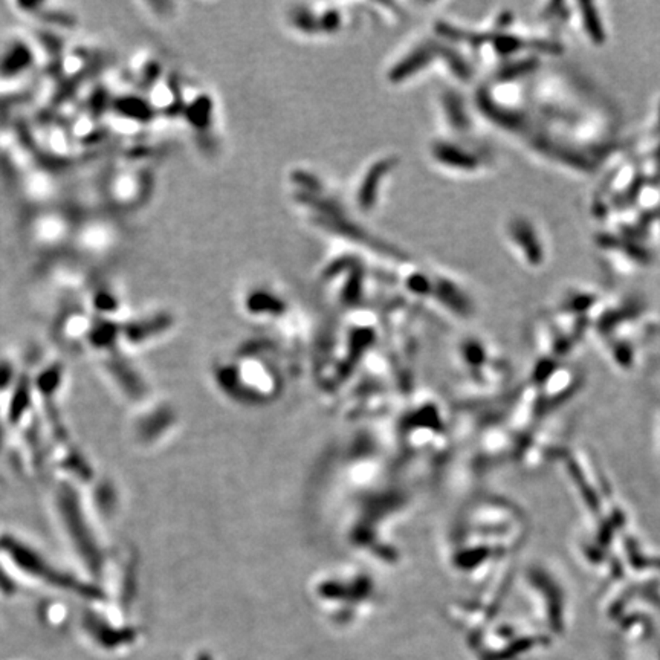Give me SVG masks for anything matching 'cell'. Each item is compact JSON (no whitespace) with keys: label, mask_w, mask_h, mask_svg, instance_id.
Returning a JSON list of instances; mask_svg holds the SVG:
<instances>
[{"label":"cell","mask_w":660,"mask_h":660,"mask_svg":"<svg viewBox=\"0 0 660 660\" xmlns=\"http://www.w3.org/2000/svg\"><path fill=\"white\" fill-rule=\"evenodd\" d=\"M58 506L60 512L63 515L66 529L69 532L72 543L75 544V549L81 555V558L86 561L87 567L92 572H100L103 566L100 547L96 546L92 532L89 529L85 515L81 512L77 494L67 485L60 487Z\"/></svg>","instance_id":"6da1fadb"},{"label":"cell","mask_w":660,"mask_h":660,"mask_svg":"<svg viewBox=\"0 0 660 660\" xmlns=\"http://www.w3.org/2000/svg\"><path fill=\"white\" fill-rule=\"evenodd\" d=\"M0 546L2 549L10 555L11 559L21 568L25 570L26 573L34 575L40 580L46 581L49 584H54V586L60 589H67V590H75L81 595H87V596H100V591L91 589L89 586H85V584L73 580V578L67 576L66 573L58 572L54 567H51L46 564L39 553H35L33 549H29L28 546L19 543L17 539H14L11 537H3L0 539Z\"/></svg>","instance_id":"7a4b0ae2"},{"label":"cell","mask_w":660,"mask_h":660,"mask_svg":"<svg viewBox=\"0 0 660 660\" xmlns=\"http://www.w3.org/2000/svg\"><path fill=\"white\" fill-rule=\"evenodd\" d=\"M78 219L69 211L49 208L46 211L34 214L28 223L26 234L29 242L42 251L60 248L73 237Z\"/></svg>","instance_id":"3957f363"},{"label":"cell","mask_w":660,"mask_h":660,"mask_svg":"<svg viewBox=\"0 0 660 660\" xmlns=\"http://www.w3.org/2000/svg\"><path fill=\"white\" fill-rule=\"evenodd\" d=\"M147 171L134 167L114 171L106 181V194L110 204L121 209H133L132 207L148 199L153 181Z\"/></svg>","instance_id":"277c9868"},{"label":"cell","mask_w":660,"mask_h":660,"mask_svg":"<svg viewBox=\"0 0 660 660\" xmlns=\"http://www.w3.org/2000/svg\"><path fill=\"white\" fill-rule=\"evenodd\" d=\"M118 231L106 219L89 217L85 222L78 220L73 232V243L85 259H101L112 252L118 243Z\"/></svg>","instance_id":"5b68a950"},{"label":"cell","mask_w":660,"mask_h":660,"mask_svg":"<svg viewBox=\"0 0 660 660\" xmlns=\"http://www.w3.org/2000/svg\"><path fill=\"white\" fill-rule=\"evenodd\" d=\"M509 242L515 246V251L524 263L530 268H539L546 260L543 240L539 237L535 225L524 217H512L507 223Z\"/></svg>","instance_id":"8992f818"},{"label":"cell","mask_w":660,"mask_h":660,"mask_svg":"<svg viewBox=\"0 0 660 660\" xmlns=\"http://www.w3.org/2000/svg\"><path fill=\"white\" fill-rule=\"evenodd\" d=\"M37 63V51L24 39H11L0 49V85H12L33 69Z\"/></svg>","instance_id":"52a82bcc"},{"label":"cell","mask_w":660,"mask_h":660,"mask_svg":"<svg viewBox=\"0 0 660 660\" xmlns=\"http://www.w3.org/2000/svg\"><path fill=\"white\" fill-rule=\"evenodd\" d=\"M21 17L37 20L44 26H55L58 29H73L77 26V16L66 5L60 3H11Z\"/></svg>","instance_id":"ba28073f"},{"label":"cell","mask_w":660,"mask_h":660,"mask_svg":"<svg viewBox=\"0 0 660 660\" xmlns=\"http://www.w3.org/2000/svg\"><path fill=\"white\" fill-rule=\"evenodd\" d=\"M433 156L444 167L459 171H476L483 165L482 156L474 155L457 142L437 141L433 146Z\"/></svg>","instance_id":"9c48e42d"},{"label":"cell","mask_w":660,"mask_h":660,"mask_svg":"<svg viewBox=\"0 0 660 660\" xmlns=\"http://www.w3.org/2000/svg\"><path fill=\"white\" fill-rule=\"evenodd\" d=\"M434 49H436V46L421 44V46L410 51L407 55L399 60V63L393 66V69H390V80L397 82L415 77L417 72H421L431 63V60L434 58Z\"/></svg>","instance_id":"30bf717a"},{"label":"cell","mask_w":660,"mask_h":660,"mask_svg":"<svg viewBox=\"0 0 660 660\" xmlns=\"http://www.w3.org/2000/svg\"><path fill=\"white\" fill-rule=\"evenodd\" d=\"M578 25L584 37L595 46H602L607 40V33L601 11H598L595 3H576Z\"/></svg>","instance_id":"8fae6325"},{"label":"cell","mask_w":660,"mask_h":660,"mask_svg":"<svg viewBox=\"0 0 660 660\" xmlns=\"http://www.w3.org/2000/svg\"><path fill=\"white\" fill-rule=\"evenodd\" d=\"M171 324V318L165 313H157L153 315V317H148L144 320H138L133 321L130 324H127L124 330H121V333H124L125 340L130 341L132 344H141L142 341H146L152 336L164 332L165 329H168Z\"/></svg>","instance_id":"7c38bea8"},{"label":"cell","mask_w":660,"mask_h":660,"mask_svg":"<svg viewBox=\"0 0 660 660\" xmlns=\"http://www.w3.org/2000/svg\"><path fill=\"white\" fill-rule=\"evenodd\" d=\"M91 304L100 315L115 313L121 306V297L118 290L107 281H96L91 286Z\"/></svg>","instance_id":"4fadbf2b"},{"label":"cell","mask_w":660,"mask_h":660,"mask_svg":"<svg viewBox=\"0 0 660 660\" xmlns=\"http://www.w3.org/2000/svg\"><path fill=\"white\" fill-rule=\"evenodd\" d=\"M390 170V162L382 161L378 164L376 167L370 170V173L365 176L361 190H359V202H361L363 207H367L365 209H370L374 202V191L378 189V182L381 184L382 177L385 176L387 171Z\"/></svg>","instance_id":"5bb4252c"},{"label":"cell","mask_w":660,"mask_h":660,"mask_svg":"<svg viewBox=\"0 0 660 660\" xmlns=\"http://www.w3.org/2000/svg\"><path fill=\"white\" fill-rule=\"evenodd\" d=\"M110 367H112L110 369L112 373H114L116 381L125 390V393H129L132 397H139L142 393H144V384L139 381L138 374L134 373L124 361L112 363Z\"/></svg>","instance_id":"9a60e30c"},{"label":"cell","mask_w":660,"mask_h":660,"mask_svg":"<svg viewBox=\"0 0 660 660\" xmlns=\"http://www.w3.org/2000/svg\"><path fill=\"white\" fill-rule=\"evenodd\" d=\"M119 333H121V330L118 329L114 321L101 318L100 322H96V324L89 330V338H91L95 347L107 349L116 341Z\"/></svg>","instance_id":"2e32d148"},{"label":"cell","mask_w":660,"mask_h":660,"mask_svg":"<svg viewBox=\"0 0 660 660\" xmlns=\"http://www.w3.org/2000/svg\"><path fill=\"white\" fill-rule=\"evenodd\" d=\"M29 403V385L28 381H21L20 384L16 388V393H14V397L11 401V408H10V419L14 422H17L21 417V412H24L28 408Z\"/></svg>","instance_id":"e0dca14e"},{"label":"cell","mask_w":660,"mask_h":660,"mask_svg":"<svg viewBox=\"0 0 660 660\" xmlns=\"http://www.w3.org/2000/svg\"><path fill=\"white\" fill-rule=\"evenodd\" d=\"M60 378H62V370L60 367L55 365L49 369L48 372H44L40 379H39V387L43 393H52L60 384Z\"/></svg>","instance_id":"ac0fdd59"},{"label":"cell","mask_w":660,"mask_h":660,"mask_svg":"<svg viewBox=\"0 0 660 660\" xmlns=\"http://www.w3.org/2000/svg\"><path fill=\"white\" fill-rule=\"evenodd\" d=\"M12 378V367L6 363L0 364V388H5Z\"/></svg>","instance_id":"d6986e66"}]
</instances>
